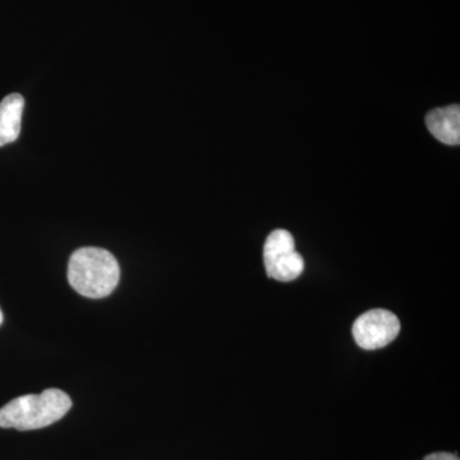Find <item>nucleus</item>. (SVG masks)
Instances as JSON below:
<instances>
[{"mask_svg":"<svg viewBox=\"0 0 460 460\" xmlns=\"http://www.w3.org/2000/svg\"><path fill=\"white\" fill-rule=\"evenodd\" d=\"M25 99L11 93L0 102V146L12 144L20 137Z\"/></svg>","mask_w":460,"mask_h":460,"instance_id":"6","label":"nucleus"},{"mask_svg":"<svg viewBox=\"0 0 460 460\" xmlns=\"http://www.w3.org/2000/svg\"><path fill=\"white\" fill-rule=\"evenodd\" d=\"M3 320H4V317H3L2 310H0V325H2Z\"/></svg>","mask_w":460,"mask_h":460,"instance_id":"8","label":"nucleus"},{"mask_svg":"<svg viewBox=\"0 0 460 460\" xmlns=\"http://www.w3.org/2000/svg\"><path fill=\"white\" fill-rule=\"evenodd\" d=\"M429 131L438 141L450 146L460 144V108L458 104L438 108L426 117Z\"/></svg>","mask_w":460,"mask_h":460,"instance_id":"5","label":"nucleus"},{"mask_svg":"<svg viewBox=\"0 0 460 460\" xmlns=\"http://www.w3.org/2000/svg\"><path fill=\"white\" fill-rule=\"evenodd\" d=\"M263 263L269 278L289 283L301 277L305 261L296 251L295 238L284 229L274 230L263 247Z\"/></svg>","mask_w":460,"mask_h":460,"instance_id":"3","label":"nucleus"},{"mask_svg":"<svg viewBox=\"0 0 460 460\" xmlns=\"http://www.w3.org/2000/svg\"><path fill=\"white\" fill-rule=\"evenodd\" d=\"M119 277L117 260L104 248H80L69 260V284L87 298H104L111 295L119 283Z\"/></svg>","mask_w":460,"mask_h":460,"instance_id":"2","label":"nucleus"},{"mask_svg":"<svg viewBox=\"0 0 460 460\" xmlns=\"http://www.w3.org/2000/svg\"><path fill=\"white\" fill-rule=\"evenodd\" d=\"M425 460H459V458L452 453H434L426 456Z\"/></svg>","mask_w":460,"mask_h":460,"instance_id":"7","label":"nucleus"},{"mask_svg":"<svg viewBox=\"0 0 460 460\" xmlns=\"http://www.w3.org/2000/svg\"><path fill=\"white\" fill-rule=\"evenodd\" d=\"M401 332V321L384 308L367 311L354 321L352 334L356 343L366 350L380 349L394 341Z\"/></svg>","mask_w":460,"mask_h":460,"instance_id":"4","label":"nucleus"},{"mask_svg":"<svg viewBox=\"0 0 460 460\" xmlns=\"http://www.w3.org/2000/svg\"><path fill=\"white\" fill-rule=\"evenodd\" d=\"M71 408V398L59 389L18 396L0 408V428L18 431L48 428L62 420Z\"/></svg>","mask_w":460,"mask_h":460,"instance_id":"1","label":"nucleus"}]
</instances>
